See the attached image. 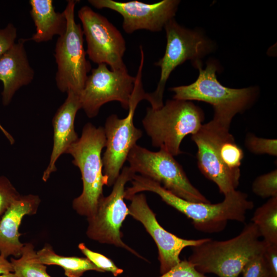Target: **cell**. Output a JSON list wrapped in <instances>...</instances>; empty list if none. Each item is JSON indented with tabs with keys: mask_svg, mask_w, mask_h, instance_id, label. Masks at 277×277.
Instances as JSON below:
<instances>
[{
	"mask_svg": "<svg viewBox=\"0 0 277 277\" xmlns=\"http://www.w3.org/2000/svg\"><path fill=\"white\" fill-rule=\"evenodd\" d=\"M263 254L266 277H277V245H266Z\"/></svg>",
	"mask_w": 277,
	"mask_h": 277,
	"instance_id": "f546056e",
	"label": "cell"
},
{
	"mask_svg": "<svg viewBox=\"0 0 277 277\" xmlns=\"http://www.w3.org/2000/svg\"><path fill=\"white\" fill-rule=\"evenodd\" d=\"M27 39L21 38L0 56V81L3 105L7 106L15 92L33 80L34 71L30 66L24 47Z\"/></svg>",
	"mask_w": 277,
	"mask_h": 277,
	"instance_id": "ac0fdd59",
	"label": "cell"
},
{
	"mask_svg": "<svg viewBox=\"0 0 277 277\" xmlns=\"http://www.w3.org/2000/svg\"><path fill=\"white\" fill-rule=\"evenodd\" d=\"M16 36V29L11 23H9L4 28L0 29V56L15 44Z\"/></svg>",
	"mask_w": 277,
	"mask_h": 277,
	"instance_id": "4dcf8cb0",
	"label": "cell"
},
{
	"mask_svg": "<svg viewBox=\"0 0 277 277\" xmlns=\"http://www.w3.org/2000/svg\"><path fill=\"white\" fill-rule=\"evenodd\" d=\"M199 69V76L193 83L170 88L173 99L198 101L207 103L214 110L213 118L230 124L234 116L244 112L254 104L259 95L254 87L231 88L225 87L217 79V64L209 61L203 69L201 60L193 63Z\"/></svg>",
	"mask_w": 277,
	"mask_h": 277,
	"instance_id": "3957f363",
	"label": "cell"
},
{
	"mask_svg": "<svg viewBox=\"0 0 277 277\" xmlns=\"http://www.w3.org/2000/svg\"><path fill=\"white\" fill-rule=\"evenodd\" d=\"M204 120L203 111L192 101L173 98L160 108L148 107L142 124L152 146L174 156L182 153L184 138L197 131Z\"/></svg>",
	"mask_w": 277,
	"mask_h": 277,
	"instance_id": "5b68a950",
	"label": "cell"
},
{
	"mask_svg": "<svg viewBox=\"0 0 277 277\" xmlns=\"http://www.w3.org/2000/svg\"><path fill=\"white\" fill-rule=\"evenodd\" d=\"M78 16L89 59L97 65L105 64L112 70H127L123 61L126 42L120 31L106 17L88 6L78 10Z\"/></svg>",
	"mask_w": 277,
	"mask_h": 277,
	"instance_id": "8fae6325",
	"label": "cell"
},
{
	"mask_svg": "<svg viewBox=\"0 0 277 277\" xmlns=\"http://www.w3.org/2000/svg\"><path fill=\"white\" fill-rule=\"evenodd\" d=\"M131 182L132 186L125 190L127 197L142 191L154 192L191 220L196 230L206 233L221 231L229 220L244 222L247 212L254 207L247 194L237 190L225 195L224 200L219 203H195L175 195L159 183L141 175L135 174Z\"/></svg>",
	"mask_w": 277,
	"mask_h": 277,
	"instance_id": "6da1fadb",
	"label": "cell"
},
{
	"mask_svg": "<svg viewBox=\"0 0 277 277\" xmlns=\"http://www.w3.org/2000/svg\"><path fill=\"white\" fill-rule=\"evenodd\" d=\"M159 277H209L197 271L188 260H181L176 265Z\"/></svg>",
	"mask_w": 277,
	"mask_h": 277,
	"instance_id": "83f0119b",
	"label": "cell"
},
{
	"mask_svg": "<svg viewBox=\"0 0 277 277\" xmlns=\"http://www.w3.org/2000/svg\"><path fill=\"white\" fill-rule=\"evenodd\" d=\"M246 148L255 154L277 155V140L275 138L259 137L252 133H248L245 140Z\"/></svg>",
	"mask_w": 277,
	"mask_h": 277,
	"instance_id": "d4e9b609",
	"label": "cell"
},
{
	"mask_svg": "<svg viewBox=\"0 0 277 277\" xmlns=\"http://www.w3.org/2000/svg\"><path fill=\"white\" fill-rule=\"evenodd\" d=\"M0 220H1V217H0Z\"/></svg>",
	"mask_w": 277,
	"mask_h": 277,
	"instance_id": "e575fe53",
	"label": "cell"
},
{
	"mask_svg": "<svg viewBox=\"0 0 277 277\" xmlns=\"http://www.w3.org/2000/svg\"><path fill=\"white\" fill-rule=\"evenodd\" d=\"M127 161L135 173L158 183L175 195L187 201L210 203L190 182L182 166L168 152L151 151L136 144Z\"/></svg>",
	"mask_w": 277,
	"mask_h": 277,
	"instance_id": "ba28073f",
	"label": "cell"
},
{
	"mask_svg": "<svg viewBox=\"0 0 277 277\" xmlns=\"http://www.w3.org/2000/svg\"><path fill=\"white\" fill-rule=\"evenodd\" d=\"M106 140L104 128L88 123L84 126L81 137L66 152L73 157L72 163L79 168L83 181L82 192L73 200L72 207L87 218L94 214L104 196L103 187L108 185L101 156Z\"/></svg>",
	"mask_w": 277,
	"mask_h": 277,
	"instance_id": "277c9868",
	"label": "cell"
},
{
	"mask_svg": "<svg viewBox=\"0 0 277 277\" xmlns=\"http://www.w3.org/2000/svg\"><path fill=\"white\" fill-rule=\"evenodd\" d=\"M135 76L127 69L112 70L105 64L91 70L84 87L79 94L82 109L89 118L95 117L105 104L116 101L128 109Z\"/></svg>",
	"mask_w": 277,
	"mask_h": 277,
	"instance_id": "7c38bea8",
	"label": "cell"
},
{
	"mask_svg": "<svg viewBox=\"0 0 277 277\" xmlns=\"http://www.w3.org/2000/svg\"><path fill=\"white\" fill-rule=\"evenodd\" d=\"M260 237L256 225L251 222L230 239L216 241L208 238L191 247L192 253L188 260L204 274L210 273L219 277H239L246 263L265 251L267 244Z\"/></svg>",
	"mask_w": 277,
	"mask_h": 277,
	"instance_id": "7a4b0ae2",
	"label": "cell"
},
{
	"mask_svg": "<svg viewBox=\"0 0 277 277\" xmlns=\"http://www.w3.org/2000/svg\"><path fill=\"white\" fill-rule=\"evenodd\" d=\"M13 272L12 265L7 258L0 254V274Z\"/></svg>",
	"mask_w": 277,
	"mask_h": 277,
	"instance_id": "1f68e13d",
	"label": "cell"
},
{
	"mask_svg": "<svg viewBox=\"0 0 277 277\" xmlns=\"http://www.w3.org/2000/svg\"><path fill=\"white\" fill-rule=\"evenodd\" d=\"M0 277H15L14 274L13 272L0 274Z\"/></svg>",
	"mask_w": 277,
	"mask_h": 277,
	"instance_id": "836d02e7",
	"label": "cell"
},
{
	"mask_svg": "<svg viewBox=\"0 0 277 277\" xmlns=\"http://www.w3.org/2000/svg\"><path fill=\"white\" fill-rule=\"evenodd\" d=\"M15 277H51L47 272L46 265L38 260L34 245L24 244L21 256L10 261Z\"/></svg>",
	"mask_w": 277,
	"mask_h": 277,
	"instance_id": "7402d4cb",
	"label": "cell"
},
{
	"mask_svg": "<svg viewBox=\"0 0 277 277\" xmlns=\"http://www.w3.org/2000/svg\"><path fill=\"white\" fill-rule=\"evenodd\" d=\"M220 158L224 165L231 170H240L244 152L236 143L227 129L223 132L219 145Z\"/></svg>",
	"mask_w": 277,
	"mask_h": 277,
	"instance_id": "603a6c76",
	"label": "cell"
},
{
	"mask_svg": "<svg viewBox=\"0 0 277 277\" xmlns=\"http://www.w3.org/2000/svg\"><path fill=\"white\" fill-rule=\"evenodd\" d=\"M41 200L38 195H21L0 220V254L7 258L21 256L24 244L21 242L19 227L24 217L36 213Z\"/></svg>",
	"mask_w": 277,
	"mask_h": 277,
	"instance_id": "e0dca14e",
	"label": "cell"
},
{
	"mask_svg": "<svg viewBox=\"0 0 277 277\" xmlns=\"http://www.w3.org/2000/svg\"><path fill=\"white\" fill-rule=\"evenodd\" d=\"M263 254L254 256L246 263L241 272L242 277H266Z\"/></svg>",
	"mask_w": 277,
	"mask_h": 277,
	"instance_id": "f1b7e54d",
	"label": "cell"
},
{
	"mask_svg": "<svg viewBox=\"0 0 277 277\" xmlns=\"http://www.w3.org/2000/svg\"><path fill=\"white\" fill-rule=\"evenodd\" d=\"M76 3V1H68L63 11L67 20V28L57 40L54 56L57 65L55 81L58 89L62 92L72 91L80 94L91 66L86 57L83 29L75 21Z\"/></svg>",
	"mask_w": 277,
	"mask_h": 277,
	"instance_id": "52a82bcc",
	"label": "cell"
},
{
	"mask_svg": "<svg viewBox=\"0 0 277 277\" xmlns=\"http://www.w3.org/2000/svg\"><path fill=\"white\" fill-rule=\"evenodd\" d=\"M78 247L86 257L101 269L102 272H110L114 276H117L123 272V270L117 267L111 259L101 253L92 251L87 247L84 243H80Z\"/></svg>",
	"mask_w": 277,
	"mask_h": 277,
	"instance_id": "484cf974",
	"label": "cell"
},
{
	"mask_svg": "<svg viewBox=\"0 0 277 277\" xmlns=\"http://www.w3.org/2000/svg\"><path fill=\"white\" fill-rule=\"evenodd\" d=\"M164 29L167 39L165 54L154 63L161 68L160 78L156 89L146 93V100L153 109L164 105L165 86L174 69L187 60L193 63L200 60L211 48L209 41L200 32L181 26L174 18L166 24Z\"/></svg>",
	"mask_w": 277,
	"mask_h": 277,
	"instance_id": "9c48e42d",
	"label": "cell"
},
{
	"mask_svg": "<svg viewBox=\"0 0 277 277\" xmlns=\"http://www.w3.org/2000/svg\"><path fill=\"white\" fill-rule=\"evenodd\" d=\"M30 15L36 32L30 38L36 43L47 42L55 35H63L67 28L65 14L55 11L52 0H30Z\"/></svg>",
	"mask_w": 277,
	"mask_h": 277,
	"instance_id": "d6986e66",
	"label": "cell"
},
{
	"mask_svg": "<svg viewBox=\"0 0 277 277\" xmlns=\"http://www.w3.org/2000/svg\"><path fill=\"white\" fill-rule=\"evenodd\" d=\"M230 125L213 118L203 124L191 139L197 147V164L201 172L215 183L224 195L236 190L240 184V170H231L223 163L219 145L224 131Z\"/></svg>",
	"mask_w": 277,
	"mask_h": 277,
	"instance_id": "4fadbf2b",
	"label": "cell"
},
{
	"mask_svg": "<svg viewBox=\"0 0 277 277\" xmlns=\"http://www.w3.org/2000/svg\"><path fill=\"white\" fill-rule=\"evenodd\" d=\"M252 192L262 198L277 196V170L258 176L252 184Z\"/></svg>",
	"mask_w": 277,
	"mask_h": 277,
	"instance_id": "cb8c5ba5",
	"label": "cell"
},
{
	"mask_svg": "<svg viewBox=\"0 0 277 277\" xmlns=\"http://www.w3.org/2000/svg\"><path fill=\"white\" fill-rule=\"evenodd\" d=\"M0 130L3 132L4 135L6 137L10 143L12 145L14 143L15 140L13 136L3 127L0 123Z\"/></svg>",
	"mask_w": 277,
	"mask_h": 277,
	"instance_id": "d6a6232c",
	"label": "cell"
},
{
	"mask_svg": "<svg viewBox=\"0 0 277 277\" xmlns=\"http://www.w3.org/2000/svg\"><path fill=\"white\" fill-rule=\"evenodd\" d=\"M129 200L131 201L128 207L129 214L143 225L157 246L161 274L181 261L180 255L185 248L199 245L208 239H184L166 230L159 223L143 193H137Z\"/></svg>",
	"mask_w": 277,
	"mask_h": 277,
	"instance_id": "9a60e30c",
	"label": "cell"
},
{
	"mask_svg": "<svg viewBox=\"0 0 277 277\" xmlns=\"http://www.w3.org/2000/svg\"><path fill=\"white\" fill-rule=\"evenodd\" d=\"M67 97L56 112L53 120V145L50 159L44 171L42 179L46 182L50 175L56 171V162L78 137L74 129V120L78 110L82 109L79 94L72 91L67 92Z\"/></svg>",
	"mask_w": 277,
	"mask_h": 277,
	"instance_id": "2e32d148",
	"label": "cell"
},
{
	"mask_svg": "<svg viewBox=\"0 0 277 277\" xmlns=\"http://www.w3.org/2000/svg\"><path fill=\"white\" fill-rule=\"evenodd\" d=\"M135 174L129 166L122 168L110 194L100 200L94 214L87 218L86 234L89 239L100 243L123 248L139 256L123 242L120 230L124 221L129 214V208L124 201L125 186Z\"/></svg>",
	"mask_w": 277,
	"mask_h": 277,
	"instance_id": "30bf717a",
	"label": "cell"
},
{
	"mask_svg": "<svg viewBox=\"0 0 277 277\" xmlns=\"http://www.w3.org/2000/svg\"><path fill=\"white\" fill-rule=\"evenodd\" d=\"M36 253L42 264L61 267L67 277H81L85 272L90 270L102 272L87 258L58 255L48 244H46L41 249L36 251Z\"/></svg>",
	"mask_w": 277,
	"mask_h": 277,
	"instance_id": "ffe728a7",
	"label": "cell"
},
{
	"mask_svg": "<svg viewBox=\"0 0 277 277\" xmlns=\"http://www.w3.org/2000/svg\"><path fill=\"white\" fill-rule=\"evenodd\" d=\"M21 195L5 176H0V217Z\"/></svg>",
	"mask_w": 277,
	"mask_h": 277,
	"instance_id": "4316f807",
	"label": "cell"
},
{
	"mask_svg": "<svg viewBox=\"0 0 277 277\" xmlns=\"http://www.w3.org/2000/svg\"><path fill=\"white\" fill-rule=\"evenodd\" d=\"M251 222L267 245H277V196L270 198L257 208Z\"/></svg>",
	"mask_w": 277,
	"mask_h": 277,
	"instance_id": "44dd1931",
	"label": "cell"
},
{
	"mask_svg": "<svg viewBox=\"0 0 277 277\" xmlns=\"http://www.w3.org/2000/svg\"><path fill=\"white\" fill-rule=\"evenodd\" d=\"M141 61L127 115L123 118L112 114L106 120L104 128L106 150L102 157L103 174L108 177V186H112L119 176L128 155L137 141L142 136L141 129L135 127L133 116L138 103L146 98L142 83L145 55L140 48Z\"/></svg>",
	"mask_w": 277,
	"mask_h": 277,
	"instance_id": "8992f818",
	"label": "cell"
},
{
	"mask_svg": "<svg viewBox=\"0 0 277 277\" xmlns=\"http://www.w3.org/2000/svg\"><path fill=\"white\" fill-rule=\"evenodd\" d=\"M97 9L107 8L118 13L123 18L124 31L131 34L139 30L159 32L173 18L180 3L178 0H163L153 4L137 1L120 2L113 0H89Z\"/></svg>",
	"mask_w": 277,
	"mask_h": 277,
	"instance_id": "5bb4252c",
	"label": "cell"
}]
</instances>
